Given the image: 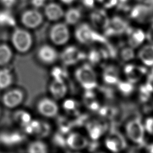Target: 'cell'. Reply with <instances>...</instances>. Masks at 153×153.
Returning <instances> with one entry per match:
<instances>
[{
    "label": "cell",
    "mask_w": 153,
    "mask_h": 153,
    "mask_svg": "<svg viewBox=\"0 0 153 153\" xmlns=\"http://www.w3.org/2000/svg\"><path fill=\"white\" fill-rule=\"evenodd\" d=\"M75 36L76 39L82 44H90L93 42L107 43V39L104 35H102L89 25L85 23L79 25L75 29Z\"/></svg>",
    "instance_id": "1"
},
{
    "label": "cell",
    "mask_w": 153,
    "mask_h": 153,
    "mask_svg": "<svg viewBox=\"0 0 153 153\" xmlns=\"http://www.w3.org/2000/svg\"><path fill=\"white\" fill-rule=\"evenodd\" d=\"M11 42L15 49L20 53H26L32 45L31 34L25 29H16L11 36Z\"/></svg>",
    "instance_id": "2"
},
{
    "label": "cell",
    "mask_w": 153,
    "mask_h": 153,
    "mask_svg": "<svg viewBox=\"0 0 153 153\" xmlns=\"http://www.w3.org/2000/svg\"><path fill=\"white\" fill-rule=\"evenodd\" d=\"M75 76L80 85L87 90H91L97 85L96 74L93 69L87 65L78 68L75 72Z\"/></svg>",
    "instance_id": "3"
},
{
    "label": "cell",
    "mask_w": 153,
    "mask_h": 153,
    "mask_svg": "<svg viewBox=\"0 0 153 153\" xmlns=\"http://www.w3.org/2000/svg\"><path fill=\"white\" fill-rule=\"evenodd\" d=\"M128 25L124 19L120 16H114L109 20L108 26L104 29L105 36L120 35L127 32Z\"/></svg>",
    "instance_id": "4"
},
{
    "label": "cell",
    "mask_w": 153,
    "mask_h": 153,
    "mask_svg": "<svg viewBox=\"0 0 153 153\" xmlns=\"http://www.w3.org/2000/svg\"><path fill=\"white\" fill-rule=\"evenodd\" d=\"M69 30L66 24L59 23L54 25L50 30V38L56 45L65 44L69 38Z\"/></svg>",
    "instance_id": "5"
},
{
    "label": "cell",
    "mask_w": 153,
    "mask_h": 153,
    "mask_svg": "<svg viewBox=\"0 0 153 153\" xmlns=\"http://www.w3.org/2000/svg\"><path fill=\"white\" fill-rule=\"evenodd\" d=\"M126 133L131 140L136 143H142L144 138V127L139 119L130 121L126 126Z\"/></svg>",
    "instance_id": "6"
},
{
    "label": "cell",
    "mask_w": 153,
    "mask_h": 153,
    "mask_svg": "<svg viewBox=\"0 0 153 153\" xmlns=\"http://www.w3.org/2000/svg\"><path fill=\"white\" fill-rule=\"evenodd\" d=\"M24 99L23 92L19 89L8 90L2 96V102L8 108H14L19 106Z\"/></svg>",
    "instance_id": "7"
},
{
    "label": "cell",
    "mask_w": 153,
    "mask_h": 153,
    "mask_svg": "<svg viewBox=\"0 0 153 153\" xmlns=\"http://www.w3.org/2000/svg\"><path fill=\"white\" fill-rule=\"evenodd\" d=\"M43 17L41 13L36 10H28L25 11L21 16L22 24L29 28H35L42 22Z\"/></svg>",
    "instance_id": "8"
},
{
    "label": "cell",
    "mask_w": 153,
    "mask_h": 153,
    "mask_svg": "<svg viewBox=\"0 0 153 153\" xmlns=\"http://www.w3.org/2000/svg\"><path fill=\"white\" fill-rule=\"evenodd\" d=\"M61 60L66 65H74L84 58V54L74 46L66 47L61 54Z\"/></svg>",
    "instance_id": "9"
},
{
    "label": "cell",
    "mask_w": 153,
    "mask_h": 153,
    "mask_svg": "<svg viewBox=\"0 0 153 153\" xmlns=\"http://www.w3.org/2000/svg\"><path fill=\"white\" fill-rule=\"evenodd\" d=\"M37 110L42 116L51 118L57 115L59 108L57 103L52 99L43 98L38 102Z\"/></svg>",
    "instance_id": "10"
},
{
    "label": "cell",
    "mask_w": 153,
    "mask_h": 153,
    "mask_svg": "<svg viewBox=\"0 0 153 153\" xmlns=\"http://www.w3.org/2000/svg\"><path fill=\"white\" fill-rule=\"evenodd\" d=\"M153 14V7L139 3L130 10V16L131 19L142 22L147 20Z\"/></svg>",
    "instance_id": "11"
},
{
    "label": "cell",
    "mask_w": 153,
    "mask_h": 153,
    "mask_svg": "<svg viewBox=\"0 0 153 153\" xmlns=\"http://www.w3.org/2000/svg\"><path fill=\"white\" fill-rule=\"evenodd\" d=\"M106 147L114 152H117L123 150L126 146L124 137L118 132L114 131L109 134L105 140Z\"/></svg>",
    "instance_id": "12"
},
{
    "label": "cell",
    "mask_w": 153,
    "mask_h": 153,
    "mask_svg": "<svg viewBox=\"0 0 153 153\" xmlns=\"http://www.w3.org/2000/svg\"><path fill=\"white\" fill-rule=\"evenodd\" d=\"M90 20L94 28L104 30L108 26L110 19L105 10L97 9L91 13Z\"/></svg>",
    "instance_id": "13"
},
{
    "label": "cell",
    "mask_w": 153,
    "mask_h": 153,
    "mask_svg": "<svg viewBox=\"0 0 153 153\" xmlns=\"http://www.w3.org/2000/svg\"><path fill=\"white\" fill-rule=\"evenodd\" d=\"M38 57L43 63L51 64L57 59V51L49 45H43L38 50Z\"/></svg>",
    "instance_id": "14"
},
{
    "label": "cell",
    "mask_w": 153,
    "mask_h": 153,
    "mask_svg": "<svg viewBox=\"0 0 153 153\" xmlns=\"http://www.w3.org/2000/svg\"><path fill=\"white\" fill-rule=\"evenodd\" d=\"M50 91L56 99H62L67 91L66 85L61 78H55L50 85Z\"/></svg>",
    "instance_id": "15"
},
{
    "label": "cell",
    "mask_w": 153,
    "mask_h": 153,
    "mask_svg": "<svg viewBox=\"0 0 153 153\" xmlns=\"http://www.w3.org/2000/svg\"><path fill=\"white\" fill-rule=\"evenodd\" d=\"M68 145L72 149L79 150L84 148L87 143V139L82 134L78 133L70 134L66 140Z\"/></svg>",
    "instance_id": "16"
},
{
    "label": "cell",
    "mask_w": 153,
    "mask_h": 153,
    "mask_svg": "<svg viewBox=\"0 0 153 153\" xmlns=\"http://www.w3.org/2000/svg\"><path fill=\"white\" fill-rule=\"evenodd\" d=\"M128 35V44L132 48L139 46L145 38V33L139 29H132L128 27L127 32Z\"/></svg>",
    "instance_id": "17"
},
{
    "label": "cell",
    "mask_w": 153,
    "mask_h": 153,
    "mask_svg": "<svg viewBox=\"0 0 153 153\" xmlns=\"http://www.w3.org/2000/svg\"><path fill=\"white\" fill-rule=\"evenodd\" d=\"M44 13L47 18L51 21H56L64 16L62 8L56 3H49L44 8Z\"/></svg>",
    "instance_id": "18"
},
{
    "label": "cell",
    "mask_w": 153,
    "mask_h": 153,
    "mask_svg": "<svg viewBox=\"0 0 153 153\" xmlns=\"http://www.w3.org/2000/svg\"><path fill=\"white\" fill-rule=\"evenodd\" d=\"M124 71L127 79L130 82H136L138 81L144 72V70L142 68L132 65L126 66Z\"/></svg>",
    "instance_id": "19"
},
{
    "label": "cell",
    "mask_w": 153,
    "mask_h": 153,
    "mask_svg": "<svg viewBox=\"0 0 153 153\" xmlns=\"http://www.w3.org/2000/svg\"><path fill=\"white\" fill-rule=\"evenodd\" d=\"M138 56L146 66H153V44H150L142 47L140 50Z\"/></svg>",
    "instance_id": "20"
},
{
    "label": "cell",
    "mask_w": 153,
    "mask_h": 153,
    "mask_svg": "<svg viewBox=\"0 0 153 153\" xmlns=\"http://www.w3.org/2000/svg\"><path fill=\"white\" fill-rule=\"evenodd\" d=\"M65 22L69 25H75L78 23L82 16V12L79 8H71L64 13Z\"/></svg>",
    "instance_id": "21"
},
{
    "label": "cell",
    "mask_w": 153,
    "mask_h": 153,
    "mask_svg": "<svg viewBox=\"0 0 153 153\" xmlns=\"http://www.w3.org/2000/svg\"><path fill=\"white\" fill-rule=\"evenodd\" d=\"M13 76L10 71L7 68L0 69V89L9 87L13 83Z\"/></svg>",
    "instance_id": "22"
},
{
    "label": "cell",
    "mask_w": 153,
    "mask_h": 153,
    "mask_svg": "<svg viewBox=\"0 0 153 153\" xmlns=\"http://www.w3.org/2000/svg\"><path fill=\"white\" fill-rule=\"evenodd\" d=\"M0 139L3 143L11 145L20 142L22 140V136L17 132L5 133L1 136Z\"/></svg>",
    "instance_id": "23"
},
{
    "label": "cell",
    "mask_w": 153,
    "mask_h": 153,
    "mask_svg": "<svg viewBox=\"0 0 153 153\" xmlns=\"http://www.w3.org/2000/svg\"><path fill=\"white\" fill-rule=\"evenodd\" d=\"M27 152V153H48V148L44 142L36 140L28 145Z\"/></svg>",
    "instance_id": "24"
},
{
    "label": "cell",
    "mask_w": 153,
    "mask_h": 153,
    "mask_svg": "<svg viewBox=\"0 0 153 153\" xmlns=\"http://www.w3.org/2000/svg\"><path fill=\"white\" fill-rule=\"evenodd\" d=\"M13 56L12 50L7 44L0 45V66L8 64Z\"/></svg>",
    "instance_id": "25"
},
{
    "label": "cell",
    "mask_w": 153,
    "mask_h": 153,
    "mask_svg": "<svg viewBox=\"0 0 153 153\" xmlns=\"http://www.w3.org/2000/svg\"><path fill=\"white\" fill-rule=\"evenodd\" d=\"M104 80L109 84H114L117 82L118 79V72L114 67L107 68L103 74Z\"/></svg>",
    "instance_id": "26"
},
{
    "label": "cell",
    "mask_w": 153,
    "mask_h": 153,
    "mask_svg": "<svg viewBox=\"0 0 153 153\" xmlns=\"http://www.w3.org/2000/svg\"><path fill=\"white\" fill-rule=\"evenodd\" d=\"M15 121L22 127L25 126L31 120L30 115L25 111H18L14 114Z\"/></svg>",
    "instance_id": "27"
},
{
    "label": "cell",
    "mask_w": 153,
    "mask_h": 153,
    "mask_svg": "<svg viewBox=\"0 0 153 153\" xmlns=\"http://www.w3.org/2000/svg\"><path fill=\"white\" fill-rule=\"evenodd\" d=\"M16 21L11 13L7 11H0V25L13 26Z\"/></svg>",
    "instance_id": "28"
},
{
    "label": "cell",
    "mask_w": 153,
    "mask_h": 153,
    "mask_svg": "<svg viewBox=\"0 0 153 153\" xmlns=\"http://www.w3.org/2000/svg\"><path fill=\"white\" fill-rule=\"evenodd\" d=\"M50 131V127L48 123L40 121L38 131L36 134L38 137H43L47 136Z\"/></svg>",
    "instance_id": "29"
},
{
    "label": "cell",
    "mask_w": 153,
    "mask_h": 153,
    "mask_svg": "<svg viewBox=\"0 0 153 153\" xmlns=\"http://www.w3.org/2000/svg\"><path fill=\"white\" fill-rule=\"evenodd\" d=\"M121 57L123 60L128 61L134 57V51L131 47H125L121 51Z\"/></svg>",
    "instance_id": "30"
},
{
    "label": "cell",
    "mask_w": 153,
    "mask_h": 153,
    "mask_svg": "<svg viewBox=\"0 0 153 153\" xmlns=\"http://www.w3.org/2000/svg\"><path fill=\"white\" fill-rule=\"evenodd\" d=\"M89 133L90 136L93 139L98 138L102 133V128L100 126L97 124L91 125L89 128Z\"/></svg>",
    "instance_id": "31"
},
{
    "label": "cell",
    "mask_w": 153,
    "mask_h": 153,
    "mask_svg": "<svg viewBox=\"0 0 153 153\" xmlns=\"http://www.w3.org/2000/svg\"><path fill=\"white\" fill-rule=\"evenodd\" d=\"M106 8H111L117 5V0H97Z\"/></svg>",
    "instance_id": "32"
},
{
    "label": "cell",
    "mask_w": 153,
    "mask_h": 153,
    "mask_svg": "<svg viewBox=\"0 0 153 153\" xmlns=\"http://www.w3.org/2000/svg\"><path fill=\"white\" fill-rule=\"evenodd\" d=\"M145 38L150 44H153V23L151 25L146 33L145 34Z\"/></svg>",
    "instance_id": "33"
},
{
    "label": "cell",
    "mask_w": 153,
    "mask_h": 153,
    "mask_svg": "<svg viewBox=\"0 0 153 153\" xmlns=\"http://www.w3.org/2000/svg\"><path fill=\"white\" fill-rule=\"evenodd\" d=\"M64 107L66 110H74L75 107V102L71 100H68L65 102Z\"/></svg>",
    "instance_id": "34"
},
{
    "label": "cell",
    "mask_w": 153,
    "mask_h": 153,
    "mask_svg": "<svg viewBox=\"0 0 153 153\" xmlns=\"http://www.w3.org/2000/svg\"><path fill=\"white\" fill-rule=\"evenodd\" d=\"M81 2L87 8H92L94 6V0H81Z\"/></svg>",
    "instance_id": "35"
},
{
    "label": "cell",
    "mask_w": 153,
    "mask_h": 153,
    "mask_svg": "<svg viewBox=\"0 0 153 153\" xmlns=\"http://www.w3.org/2000/svg\"><path fill=\"white\" fill-rule=\"evenodd\" d=\"M31 2L35 8H40L45 4V0H31Z\"/></svg>",
    "instance_id": "36"
},
{
    "label": "cell",
    "mask_w": 153,
    "mask_h": 153,
    "mask_svg": "<svg viewBox=\"0 0 153 153\" xmlns=\"http://www.w3.org/2000/svg\"><path fill=\"white\" fill-rule=\"evenodd\" d=\"M0 1L2 4L7 8L11 7L15 4L16 2V0H0Z\"/></svg>",
    "instance_id": "37"
},
{
    "label": "cell",
    "mask_w": 153,
    "mask_h": 153,
    "mask_svg": "<svg viewBox=\"0 0 153 153\" xmlns=\"http://www.w3.org/2000/svg\"><path fill=\"white\" fill-rule=\"evenodd\" d=\"M146 127L147 130L149 132L153 133V118L152 119H148L146 121Z\"/></svg>",
    "instance_id": "38"
},
{
    "label": "cell",
    "mask_w": 153,
    "mask_h": 153,
    "mask_svg": "<svg viewBox=\"0 0 153 153\" xmlns=\"http://www.w3.org/2000/svg\"><path fill=\"white\" fill-rule=\"evenodd\" d=\"M139 3L153 7V0H136Z\"/></svg>",
    "instance_id": "39"
},
{
    "label": "cell",
    "mask_w": 153,
    "mask_h": 153,
    "mask_svg": "<svg viewBox=\"0 0 153 153\" xmlns=\"http://www.w3.org/2000/svg\"><path fill=\"white\" fill-rule=\"evenodd\" d=\"M62 2L65 3V4H71L74 2V0H60Z\"/></svg>",
    "instance_id": "40"
},
{
    "label": "cell",
    "mask_w": 153,
    "mask_h": 153,
    "mask_svg": "<svg viewBox=\"0 0 153 153\" xmlns=\"http://www.w3.org/2000/svg\"><path fill=\"white\" fill-rule=\"evenodd\" d=\"M148 149H149V153H153V144L149 146Z\"/></svg>",
    "instance_id": "41"
},
{
    "label": "cell",
    "mask_w": 153,
    "mask_h": 153,
    "mask_svg": "<svg viewBox=\"0 0 153 153\" xmlns=\"http://www.w3.org/2000/svg\"><path fill=\"white\" fill-rule=\"evenodd\" d=\"M0 115H1V110H0Z\"/></svg>",
    "instance_id": "42"
},
{
    "label": "cell",
    "mask_w": 153,
    "mask_h": 153,
    "mask_svg": "<svg viewBox=\"0 0 153 153\" xmlns=\"http://www.w3.org/2000/svg\"><path fill=\"white\" fill-rule=\"evenodd\" d=\"M99 153H102V152H99Z\"/></svg>",
    "instance_id": "43"
}]
</instances>
